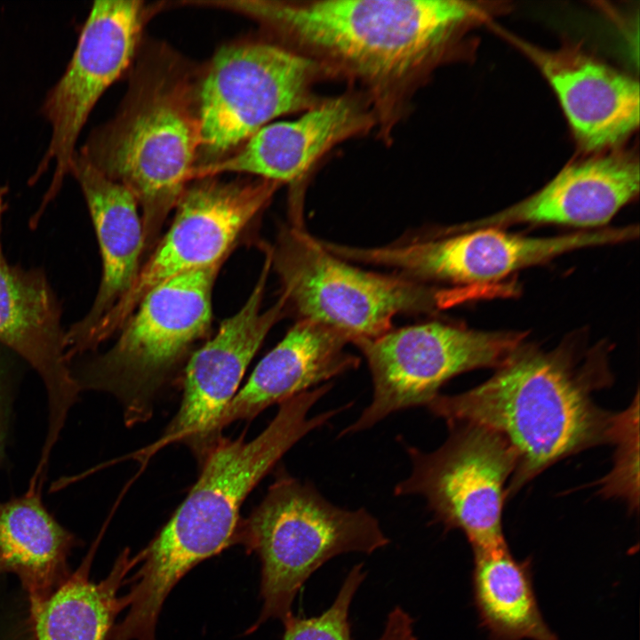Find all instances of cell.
<instances>
[{
  "label": "cell",
  "mask_w": 640,
  "mask_h": 640,
  "mask_svg": "<svg viewBox=\"0 0 640 640\" xmlns=\"http://www.w3.org/2000/svg\"><path fill=\"white\" fill-rule=\"evenodd\" d=\"M156 8L138 0L93 3L69 63L41 108L51 139L29 183L36 182L52 164L54 172L37 215L59 193L91 111L132 63L145 23Z\"/></svg>",
  "instance_id": "obj_13"
},
{
  "label": "cell",
  "mask_w": 640,
  "mask_h": 640,
  "mask_svg": "<svg viewBox=\"0 0 640 640\" xmlns=\"http://www.w3.org/2000/svg\"><path fill=\"white\" fill-rule=\"evenodd\" d=\"M447 425L450 434L435 451L406 446L411 471L394 493L422 497L434 519L446 530H460L474 553L508 547L502 509L516 453L491 428L464 421Z\"/></svg>",
  "instance_id": "obj_9"
},
{
  "label": "cell",
  "mask_w": 640,
  "mask_h": 640,
  "mask_svg": "<svg viewBox=\"0 0 640 640\" xmlns=\"http://www.w3.org/2000/svg\"><path fill=\"white\" fill-rule=\"evenodd\" d=\"M278 183L268 180H192L175 208L172 223L125 296L92 334L88 348L119 331L143 297L179 275L223 262L244 228L268 205Z\"/></svg>",
  "instance_id": "obj_11"
},
{
  "label": "cell",
  "mask_w": 640,
  "mask_h": 640,
  "mask_svg": "<svg viewBox=\"0 0 640 640\" xmlns=\"http://www.w3.org/2000/svg\"><path fill=\"white\" fill-rule=\"evenodd\" d=\"M597 363L578 364L564 349L546 353L520 346L484 383L438 394L427 407L446 423L478 424L509 443L517 456L511 492L568 455L615 443L627 412L612 414L595 404L593 393L610 383Z\"/></svg>",
  "instance_id": "obj_1"
},
{
  "label": "cell",
  "mask_w": 640,
  "mask_h": 640,
  "mask_svg": "<svg viewBox=\"0 0 640 640\" xmlns=\"http://www.w3.org/2000/svg\"><path fill=\"white\" fill-rule=\"evenodd\" d=\"M69 173L79 184L93 224L102 273L91 308L66 330L68 361L85 354L95 329L129 292L145 250L139 204L132 192L99 172L77 151Z\"/></svg>",
  "instance_id": "obj_16"
},
{
  "label": "cell",
  "mask_w": 640,
  "mask_h": 640,
  "mask_svg": "<svg viewBox=\"0 0 640 640\" xmlns=\"http://www.w3.org/2000/svg\"><path fill=\"white\" fill-rule=\"evenodd\" d=\"M531 53L586 149L614 145L638 126L636 81L576 50Z\"/></svg>",
  "instance_id": "obj_20"
},
{
  "label": "cell",
  "mask_w": 640,
  "mask_h": 640,
  "mask_svg": "<svg viewBox=\"0 0 640 640\" xmlns=\"http://www.w3.org/2000/svg\"><path fill=\"white\" fill-rule=\"evenodd\" d=\"M638 162L612 154L568 165L540 191L502 212L457 227L458 230L515 223H555L598 228L639 191Z\"/></svg>",
  "instance_id": "obj_18"
},
{
  "label": "cell",
  "mask_w": 640,
  "mask_h": 640,
  "mask_svg": "<svg viewBox=\"0 0 640 640\" xmlns=\"http://www.w3.org/2000/svg\"><path fill=\"white\" fill-rule=\"evenodd\" d=\"M371 122L370 114L354 98L327 100L296 120L263 126L229 155L196 166L192 179L239 172L278 184L293 182L332 147Z\"/></svg>",
  "instance_id": "obj_17"
},
{
  "label": "cell",
  "mask_w": 640,
  "mask_h": 640,
  "mask_svg": "<svg viewBox=\"0 0 640 640\" xmlns=\"http://www.w3.org/2000/svg\"><path fill=\"white\" fill-rule=\"evenodd\" d=\"M265 249L264 264L248 300L192 355L185 371L180 407L158 441L138 454L140 458L180 441L203 448L217 436L216 423L237 393L247 366L268 332L287 310L283 294L271 308L261 310L271 269L270 253Z\"/></svg>",
  "instance_id": "obj_14"
},
{
  "label": "cell",
  "mask_w": 640,
  "mask_h": 640,
  "mask_svg": "<svg viewBox=\"0 0 640 640\" xmlns=\"http://www.w3.org/2000/svg\"><path fill=\"white\" fill-rule=\"evenodd\" d=\"M364 578V565H354L333 603L322 614L310 618L292 614L283 621L282 640H353L348 618L349 608Z\"/></svg>",
  "instance_id": "obj_24"
},
{
  "label": "cell",
  "mask_w": 640,
  "mask_h": 640,
  "mask_svg": "<svg viewBox=\"0 0 640 640\" xmlns=\"http://www.w3.org/2000/svg\"><path fill=\"white\" fill-rule=\"evenodd\" d=\"M268 251L287 308L342 333L350 343L388 332L397 315L434 313L457 299L454 290L350 265L302 226L284 228Z\"/></svg>",
  "instance_id": "obj_6"
},
{
  "label": "cell",
  "mask_w": 640,
  "mask_h": 640,
  "mask_svg": "<svg viewBox=\"0 0 640 640\" xmlns=\"http://www.w3.org/2000/svg\"><path fill=\"white\" fill-rule=\"evenodd\" d=\"M75 537L45 509L41 487L0 502V573L13 572L28 596L30 612L71 575L68 558Z\"/></svg>",
  "instance_id": "obj_21"
},
{
  "label": "cell",
  "mask_w": 640,
  "mask_h": 640,
  "mask_svg": "<svg viewBox=\"0 0 640 640\" xmlns=\"http://www.w3.org/2000/svg\"><path fill=\"white\" fill-rule=\"evenodd\" d=\"M413 622L407 612L396 606L388 613L384 629L376 640H417Z\"/></svg>",
  "instance_id": "obj_25"
},
{
  "label": "cell",
  "mask_w": 640,
  "mask_h": 640,
  "mask_svg": "<svg viewBox=\"0 0 640 640\" xmlns=\"http://www.w3.org/2000/svg\"><path fill=\"white\" fill-rule=\"evenodd\" d=\"M638 235L636 227L600 228L550 237H528L496 228L447 229L381 247L358 248L334 244L332 252L345 260L384 266L398 275L427 284H476L506 277L521 268L565 252L620 243Z\"/></svg>",
  "instance_id": "obj_12"
},
{
  "label": "cell",
  "mask_w": 640,
  "mask_h": 640,
  "mask_svg": "<svg viewBox=\"0 0 640 640\" xmlns=\"http://www.w3.org/2000/svg\"><path fill=\"white\" fill-rule=\"evenodd\" d=\"M214 6L257 21L378 93L418 77L476 13L454 0H217Z\"/></svg>",
  "instance_id": "obj_2"
},
{
  "label": "cell",
  "mask_w": 640,
  "mask_h": 640,
  "mask_svg": "<svg viewBox=\"0 0 640 640\" xmlns=\"http://www.w3.org/2000/svg\"><path fill=\"white\" fill-rule=\"evenodd\" d=\"M524 336L430 322L353 342L367 362L373 392L370 404L340 436L371 428L396 412L427 406L445 382L462 372L500 367Z\"/></svg>",
  "instance_id": "obj_10"
},
{
  "label": "cell",
  "mask_w": 640,
  "mask_h": 640,
  "mask_svg": "<svg viewBox=\"0 0 640 640\" xmlns=\"http://www.w3.org/2000/svg\"><path fill=\"white\" fill-rule=\"evenodd\" d=\"M320 70L316 60L270 42L220 48L198 77L199 165L229 155L269 121L315 106Z\"/></svg>",
  "instance_id": "obj_8"
},
{
  "label": "cell",
  "mask_w": 640,
  "mask_h": 640,
  "mask_svg": "<svg viewBox=\"0 0 640 640\" xmlns=\"http://www.w3.org/2000/svg\"><path fill=\"white\" fill-rule=\"evenodd\" d=\"M5 347L0 344V456L2 452L3 436H4V402H3V374H4V364H3V351Z\"/></svg>",
  "instance_id": "obj_26"
},
{
  "label": "cell",
  "mask_w": 640,
  "mask_h": 640,
  "mask_svg": "<svg viewBox=\"0 0 640 640\" xmlns=\"http://www.w3.org/2000/svg\"><path fill=\"white\" fill-rule=\"evenodd\" d=\"M349 343L332 328L300 319L259 362L224 409L216 423V435L233 421L252 420L274 404L356 369L360 359L347 350Z\"/></svg>",
  "instance_id": "obj_19"
},
{
  "label": "cell",
  "mask_w": 640,
  "mask_h": 640,
  "mask_svg": "<svg viewBox=\"0 0 640 640\" xmlns=\"http://www.w3.org/2000/svg\"><path fill=\"white\" fill-rule=\"evenodd\" d=\"M332 388L328 382L283 401L271 422L250 441L241 436L213 444L198 480L151 541L167 566L190 571L236 542L240 508L251 491L295 444L349 408L348 404L309 416Z\"/></svg>",
  "instance_id": "obj_4"
},
{
  "label": "cell",
  "mask_w": 640,
  "mask_h": 640,
  "mask_svg": "<svg viewBox=\"0 0 640 640\" xmlns=\"http://www.w3.org/2000/svg\"><path fill=\"white\" fill-rule=\"evenodd\" d=\"M115 117L77 153L135 196L145 250L152 247L197 165L199 74L167 49L148 52Z\"/></svg>",
  "instance_id": "obj_3"
},
{
  "label": "cell",
  "mask_w": 640,
  "mask_h": 640,
  "mask_svg": "<svg viewBox=\"0 0 640 640\" xmlns=\"http://www.w3.org/2000/svg\"><path fill=\"white\" fill-rule=\"evenodd\" d=\"M255 552L261 564L262 609L246 633L268 620L282 622L308 579L324 564L345 553L372 554L390 540L365 508L338 507L316 487L283 474L243 524L236 541Z\"/></svg>",
  "instance_id": "obj_5"
},
{
  "label": "cell",
  "mask_w": 640,
  "mask_h": 640,
  "mask_svg": "<svg viewBox=\"0 0 640 640\" xmlns=\"http://www.w3.org/2000/svg\"><path fill=\"white\" fill-rule=\"evenodd\" d=\"M92 554L39 607L30 612L36 640H108L117 614L128 606L118 591L128 572L139 565L140 553L125 549L108 575L90 580Z\"/></svg>",
  "instance_id": "obj_22"
},
{
  "label": "cell",
  "mask_w": 640,
  "mask_h": 640,
  "mask_svg": "<svg viewBox=\"0 0 640 640\" xmlns=\"http://www.w3.org/2000/svg\"><path fill=\"white\" fill-rule=\"evenodd\" d=\"M221 263L179 275L149 291L110 349L70 367L80 391L116 396L127 425L147 420L157 390L210 327L212 292Z\"/></svg>",
  "instance_id": "obj_7"
},
{
  "label": "cell",
  "mask_w": 640,
  "mask_h": 640,
  "mask_svg": "<svg viewBox=\"0 0 640 640\" xmlns=\"http://www.w3.org/2000/svg\"><path fill=\"white\" fill-rule=\"evenodd\" d=\"M61 315V302L44 270L10 262L0 241V344L44 381L52 436L60 433L80 392L67 359Z\"/></svg>",
  "instance_id": "obj_15"
},
{
  "label": "cell",
  "mask_w": 640,
  "mask_h": 640,
  "mask_svg": "<svg viewBox=\"0 0 640 640\" xmlns=\"http://www.w3.org/2000/svg\"><path fill=\"white\" fill-rule=\"evenodd\" d=\"M473 598L489 640H558L540 610L532 562L508 547L475 552Z\"/></svg>",
  "instance_id": "obj_23"
}]
</instances>
